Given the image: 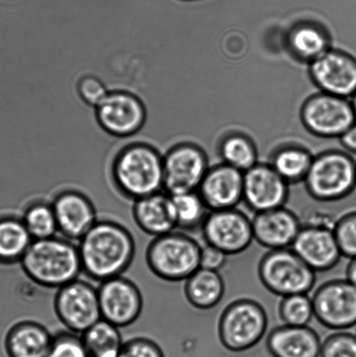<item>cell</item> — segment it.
Returning <instances> with one entry per match:
<instances>
[{
	"mask_svg": "<svg viewBox=\"0 0 356 357\" xmlns=\"http://www.w3.org/2000/svg\"><path fill=\"white\" fill-rule=\"evenodd\" d=\"M352 105H353V108L356 116V93L354 94V96L350 99Z\"/></svg>",
	"mask_w": 356,
	"mask_h": 357,
	"instance_id": "41",
	"label": "cell"
},
{
	"mask_svg": "<svg viewBox=\"0 0 356 357\" xmlns=\"http://www.w3.org/2000/svg\"><path fill=\"white\" fill-rule=\"evenodd\" d=\"M82 273L102 282L123 275L134 261L136 243L127 227L116 220L99 219L79 241Z\"/></svg>",
	"mask_w": 356,
	"mask_h": 357,
	"instance_id": "1",
	"label": "cell"
},
{
	"mask_svg": "<svg viewBox=\"0 0 356 357\" xmlns=\"http://www.w3.org/2000/svg\"><path fill=\"white\" fill-rule=\"evenodd\" d=\"M77 90L83 102L93 108L99 106L110 93L103 80L94 75L80 79Z\"/></svg>",
	"mask_w": 356,
	"mask_h": 357,
	"instance_id": "36",
	"label": "cell"
},
{
	"mask_svg": "<svg viewBox=\"0 0 356 357\" xmlns=\"http://www.w3.org/2000/svg\"><path fill=\"white\" fill-rule=\"evenodd\" d=\"M338 139L345 151L356 155V122Z\"/></svg>",
	"mask_w": 356,
	"mask_h": 357,
	"instance_id": "39",
	"label": "cell"
},
{
	"mask_svg": "<svg viewBox=\"0 0 356 357\" xmlns=\"http://www.w3.org/2000/svg\"><path fill=\"white\" fill-rule=\"evenodd\" d=\"M334 236L343 257H356V210L348 212L334 224Z\"/></svg>",
	"mask_w": 356,
	"mask_h": 357,
	"instance_id": "33",
	"label": "cell"
},
{
	"mask_svg": "<svg viewBox=\"0 0 356 357\" xmlns=\"http://www.w3.org/2000/svg\"><path fill=\"white\" fill-rule=\"evenodd\" d=\"M56 317L65 331L82 335L101 318L98 288L79 278L57 289Z\"/></svg>",
	"mask_w": 356,
	"mask_h": 357,
	"instance_id": "9",
	"label": "cell"
},
{
	"mask_svg": "<svg viewBox=\"0 0 356 357\" xmlns=\"http://www.w3.org/2000/svg\"><path fill=\"white\" fill-rule=\"evenodd\" d=\"M314 314L323 326L334 331L356 326V287L348 279L323 283L312 297Z\"/></svg>",
	"mask_w": 356,
	"mask_h": 357,
	"instance_id": "12",
	"label": "cell"
},
{
	"mask_svg": "<svg viewBox=\"0 0 356 357\" xmlns=\"http://www.w3.org/2000/svg\"><path fill=\"white\" fill-rule=\"evenodd\" d=\"M132 215L136 226L153 238L177 229L172 198L164 191L134 202Z\"/></svg>",
	"mask_w": 356,
	"mask_h": 357,
	"instance_id": "21",
	"label": "cell"
},
{
	"mask_svg": "<svg viewBox=\"0 0 356 357\" xmlns=\"http://www.w3.org/2000/svg\"><path fill=\"white\" fill-rule=\"evenodd\" d=\"M21 218L33 241L47 239L59 234L57 220L51 202L35 199L26 206Z\"/></svg>",
	"mask_w": 356,
	"mask_h": 357,
	"instance_id": "30",
	"label": "cell"
},
{
	"mask_svg": "<svg viewBox=\"0 0 356 357\" xmlns=\"http://www.w3.org/2000/svg\"><path fill=\"white\" fill-rule=\"evenodd\" d=\"M20 264L31 282L49 289H61L82 273L78 246L57 236L34 240Z\"/></svg>",
	"mask_w": 356,
	"mask_h": 357,
	"instance_id": "3",
	"label": "cell"
},
{
	"mask_svg": "<svg viewBox=\"0 0 356 357\" xmlns=\"http://www.w3.org/2000/svg\"><path fill=\"white\" fill-rule=\"evenodd\" d=\"M229 255L210 245L202 247L201 268L219 271L226 264Z\"/></svg>",
	"mask_w": 356,
	"mask_h": 357,
	"instance_id": "38",
	"label": "cell"
},
{
	"mask_svg": "<svg viewBox=\"0 0 356 357\" xmlns=\"http://www.w3.org/2000/svg\"><path fill=\"white\" fill-rule=\"evenodd\" d=\"M101 318L122 328L134 324L143 310L141 289L123 275L107 280L98 287Z\"/></svg>",
	"mask_w": 356,
	"mask_h": 357,
	"instance_id": "15",
	"label": "cell"
},
{
	"mask_svg": "<svg viewBox=\"0 0 356 357\" xmlns=\"http://www.w3.org/2000/svg\"><path fill=\"white\" fill-rule=\"evenodd\" d=\"M121 328L101 319L82 335L90 357H118L125 342Z\"/></svg>",
	"mask_w": 356,
	"mask_h": 357,
	"instance_id": "29",
	"label": "cell"
},
{
	"mask_svg": "<svg viewBox=\"0 0 356 357\" xmlns=\"http://www.w3.org/2000/svg\"><path fill=\"white\" fill-rule=\"evenodd\" d=\"M268 326L266 310L253 299L233 301L219 317L218 337L226 351H249L263 340Z\"/></svg>",
	"mask_w": 356,
	"mask_h": 357,
	"instance_id": "6",
	"label": "cell"
},
{
	"mask_svg": "<svg viewBox=\"0 0 356 357\" xmlns=\"http://www.w3.org/2000/svg\"><path fill=\"white\" fill-rule=\"evenodd\" d=\"M118 357H165L162 349L146 337H135L125 342Z\"/></svg>",
	"mask_w": 356,
	"mask_h": 357,
	"instance_id": "37",
	"label": "cell"
},
{
	"mask_svg": "<svg viewBox=\"0 0 356 357\" xmlns=\"http://www.w3.org/2000/svg\"><path fill=\"white\" fill-rule=\"evenodd\" d=\"M311 150L297 144L281 146L273 153L270 164L289 185L304 181L311 166Z\"/></svg>",
	"mask_w": 356,
	"mask_h": 357,
	"instance_id": "27",
	"label": "cell"
},
{
	"mask_svg": "<svg viewBox=\"0 0 356 357\" xmlns=\"http://www.w3.org/2000/svg\"><path fill=\"white\" fill-rule=\"evenodd\" d=\"M177 229L193 231L201 229L209 212L198 191L171 195Z\"/></svg>",
	"mask_w": 356,
	"mask_h": 357,
	"instance_id": "31",
	"label": "cell"
},
{
	"mask_svg": "<svg viewBox=\"0 0 356 357\" xmlns=\"http://www.w3.org/2000/svg\"><path fill=\"white\" fill-rule=\"evenodd\" d=\"M300 117L310 135L323 139H339L356 122L350 99L320 91L304 101Z\"/></svg>",
	"mask_w": 356,
	"mask_h": 357,
	"instance_id": "8",
	"label": "cell"
},
{
	"mask_svg": "<svg viewBox=\"0 0 356 357\" xmlns=\"http://www.w3.org/2000/svg\"><path fill=\"white\" fill-rule=\"evenodd\" d=\"M202 247L184 232L153 238L146 251V262L157 278L169 282H185L201 268Z\"/></svg>",
	"mask_w": 356,
	"mask_h": 357,
	"instance_id": "4",
	"label": "cell"
},
{
	"mask_svg": "<svg viewBox=\"0 0 356 357\" xmlns=\"http://www.w3.org/2000/svg\"><path fill=\"white\" fill-rule=\"evenodd\" d=\"M258 275L268 291L281 297L309 294L316 282V272L291 248L265 254L258 265Z\"/></svg>",
	"mask_w": 356,
	"mask_h": 357,
	"instance_id": "7",
	"label": "cell"
},
{
	"mask_svg": "<svg viewBox=\"0 0 356 357\" xmlns=\"http://www.w3.org/2000/svg\"><path fill=\"white\" fill-rule=\"evenodd\" d=\"M225 282L219 271L200 268L185 281L184 295L195 309L208 310L224 296Z\"/></svg>",
	"mask_w": 356,
	"mask_h": 357,
	"instance_id": "25",
	"label": "cell"
},
{
	"mask_svg": "<svg viewBox=\"0 0 356 357\" xmlns=\"http://www.w3.org/2000/svg\"><path fill=\"white\" fill-rule=\"evenodd\" d=\"M332 38L324 24L314 20L296 21L285 35L288 51L297 61L309 64L330 48Z\"/></svg>",
	"mask_w": 356,
	"mask_h": 357,
	"instance_id": "23",
	"label": "cell"
},
{
	"mask_svg": "<svg viewBox=\"0 0 356 357\" xmlns=\"http://www.w3.org/2000/svg\"><path fill=\"white\" fill-rule=\"evenodd\" d=\"M110 178L114 190L132 202L163 192V155L148 142L128 143L115 156Z\"/></svg>",
	"mask_w": 356,
	"mask_h": 357,
	"instance_id": "2",
	"label": "cell"
},
{
	"mask_svg": "<svg viewBox=\"0 0 356 357\" xmlns=\"http://www.w3.org/2000/svg\"><path fill=\"white\" fill-rule=\"evenodd\" d=\"M51 203L59 234L65 239L79 241L99 220L93 202L79 188L59 189Z\"/></svg>",
	"mask_w": 356,
	"mask_h": 357,
	"instance_id": "16",
	"label": "cell"
},
{
	"mask_svg": "<svg viewBox=\"0 0 356 357\" xmlns=\"http://www.w3.org/2000/svg\"><path fill=\"white\" fill-rule=\"evenodd\" d=\"M303 182L315 201L339 202L356 188V160L345 150H325L314 156Z\"/></svg>",
	"mask_w": 356,
	"mask_h": 357,
	"instance_id": "5",
	"label": "cell"
},
{
	"mask_svg": "<svg viewBox=\"0 0 356 357\" xmlns=\"http://www.w3.org/2000/svg\"><path fill=\"white\" fill-rule=\"evenodd\" d=\"M244 173L225 163L209 167L198 192L209 211L235 208L243 202Z\"/></svg>",
	"mask_w": 356,
	"mask_h": 357,
	"instance_id": "19",
	"label": "cell"
},
{
	"mask_svg": "<svg viewBox=\"0 0 356 357\" xmlns=\"http://www.w3.org/2000/svg\"><path fill=\"white\" fill-rule=\"evenodd\" d=\"M221 162L246 172L260 162L254 139L242 132H232L222 139L219 146Z\"/></svg>",
	"mask_w": 356,
	"mask_h": 357,
	"instance_id": "28",
	"label": "cell"
},
{
	"mask_svg": "<svg viewBox=\"0 0 356 357\" xmlns=\"http://www.w3.org/2000/svg\"><path fill=\"white\" fill-rule=\"evenodd\" d=\"M333 227L323 222L303 225L292 245L295 253L316 273L330 271L343 257Z\"/></svg>",
	"mask_w": 356,
	"mask_h": 357,
	"instance_id": "18",
	"label": "cell"
},
{
	"mask_svg": "<svg viewBox=\"0 0 356 357\" xmlns=\"http://www.w3.org/2000/svg\"><path fill=\"white\" fill-rule=\"evenodd\" d=\"M47 357H90L82 335L63 331L54 335Z\"/></svg>",
	"mask_w": 356,
	"mask_h": 357,
	"instance_id": "34",
	"label": "cell"
},
{
	"mask_svg": "<svg viewBox=\"0 0 356 357\" xmlns=\"http://www.w3.org/2000/svg\"><path fill=\"white\" fill-rule=\"evenodd\" d=\"M180 1H183V2H193V1H197V0H180Z\"/></svg>",
	"mask_w": 356,
	"mask_h": 357,
	"instance_id": "42",
	"label": "cell"
},
{
	"mask_svg": "<svg viewBox=\"0 0 356 357\" xmlns=\"http://www.w3.org/2000/svg\"><path fill=\"white\" fill-rule=\"evenodd\" d=\"M322 344L313 328L286 324L272 330L266 341L273 357H320Z\"/></svg>",
	"mask_w": 356,
	"mask_h": 357,
	"instance_id": "22",
	"label": "cell"
},
{
	"mask_svg": "<svg viewBox=\"0 0 356 357\" xmlns=\"http://www.w3.org/2000/svg\"><path fill=\"white\" fill-rule=\"evenodd\" d=\"M252 225L254 240L270 250L292 247L303 226L298 215L286 206L256 213Z\"/></svg>",
	"mask_w": 356,
	"mask_h": 357,
	"instance_id": "20",
	"label": "cell"
},
{
	"mask_svg": "<svg viewBox=\"0 0 356 357\" xmlns=\"http://www.w3.org/2000/svg\"><path fill=\"white\" fill-rule=\"evenodd\" d=\"M310 78L320 92L351 99L356 93V57L331 47L309 64Z\"/></svg>",
	"mask_w": 356,
	"mask_h": 357,
	"instance_id": "14",
	"label": "cell"
},
{
	"mask_svg": "<svg viewBox=\"0 0 356 357\" xmlns=\"http://www.w3.org/2000/svg\"><path fill=\"white\" fill-rule=\"evenodd\" d=\"M98 122L105 131L120 138L143 135L148 111L141 98L128 91H110L102 102L95 108Z\"/></svg>",
	"mask_w": 356,
	"mask_h": 357,
	"instance_id": "11",
	"label": "cell"
},
{
	"mask_svg": "<svg viewBox=\"0 0 356 357\" xmlns=\"http://www.w3.org/2000/svg\"><path fill=\"white\" fill-rule=\"evenodd\" d=\"M201 229L206 243L229 257L243 253L254 241L252 220L236 208L209 211Z\"/></svg>",
	"mask_w": 356,
	"mask_h": 357,
	"instance_id": "13",
	"label": "cell"
},
{
	"mask_svg": "<svg viewBox=\"0 0 356 357\" xmlns=\"http://www.w3.org/2000/svg\"><path fill=\"white\" fill-rule=\"evenodd\" d=\"M33 241L21 217L0 216V265L20 264Z\"/></svg>",
	"mask_w": 356,
	"mask_h": 357,
	"instance_id": "26",
	"label": "cell"
},
{
	"mask_svg": "<svg viewBox=\"0 0 356 357\" xmlns=\"http://www.w3.org/2000/svg\"><path fill=\"white\" fill-rule=\"evenodd\" d=\"M320 357H356V335L336 331L323 342Z\"/></svg>",
	"mask_w": 356,
	"mask_h": 357,
	"instance_id": "35",
	"label": "cell"
},
{
	"mask_svg": "<svg viewBox=\"0 0 356 357\" xmlns=\"http://www.w3.org/2000/svg\"><path fill=\"white\" fill-rule=\"evenodd\" d=\"M289 185L270 163H257L244 172L243 202L254 213L285 206Z\"/></svg>",
	"mask_w": 356,
	"mask_h": 357,
	"instance_id": "17",
	"label": "cell"
},
{
	"mask_svg": "<svg viewBox=\"0 0 356 357\" xmlns=\"http://www.w3.org/2000/svg\"><path fill=\"white\" fill-rule=\"evenodd\" d=\"M54 335L34 321H22L7 332L5 347L8 357H47Z\"/></svg>",
	"mask_w": 356,
	"mask_h": 357,
	"instance_id": "24",
	"label": "cell"
},
{
	"mask_svg": "<svg viewBox=\"0 0 356 357\" xmlns=\"http://www.w3.org/2000/svg\"><path fill=\"white\" fill-rule=\"evenodd\" d=\"M278 312L282 323L292 326H308L315 317L312 298L308 294L282 297Z\"/></svg>",
	"mask_w": 356,
	"mask_h": 357,
	"instance_id": "32",
	"label": "cell"
},
{
	"mask_svg": "<svg viewBox=\"0 0 356 357\" xmlns=\"http://www.w3.org/2000/svg\"><path fill=\"white\" fill-rule=\"evenodd\" d=\"M210 167L200 146L185 142L171 146L163 155L164 192L173 195L197 191Z\"/></svg>",
	"mask_w": 356,
	"mask_h": 357,
	"instance_id": "10",
	"label": "cell"
},
{
	"mask_svg": "<svg viewBox=\"0 0 356 357\" xmlns=\"http://www.w3.org/2000/svg\"><path fill=\"white\" fill-rule=\"evenodd\" d=\"M347 279L356 287V257L350 259L346 271Z\"/></svg>",
	"mask_w": 356,
	"mask_h": 357,
	"instance_id": "40",
	"label": "cell"
}]
</instances>
